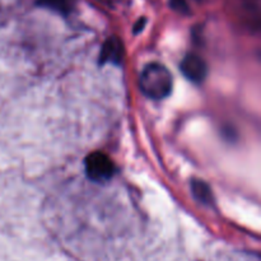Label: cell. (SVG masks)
Segmentation results:
<instances>
[{
    "instance_id": "6da1fadb",
    "label": "cell",
    "mask_w": 261,
    "mask_h": 261,
    "mask_svg": "<svg viewBox=\"0 0 261 261\" xmlns=\"http://www.w3.org/2000/svg\"><path fill=\"white\" fill-rule=\"evenodd\" d=\"M172 74L160 63H149L139 75V88L148 98L161 101L172 91Z\"/></svg>"
},
{
    "instance_id": "7a4b0ae2",
    "label": "cell",
    "mask_w": 261,
    "mask_h": 261,
    "mask_svg": "<svg viewBox=\"0 0 261 261\" xmlns=\"http://www.w3.org/2000/svg\"><path fill=\"white\" fill-rule=\"evenodd\" d=\"M86 173L89 180L94 182H106L116 173V167L109 155L102 152H93L84 162Z\"/></svg>"
},
{
    "instance_id": "3957f363",
    "label": "cell",
    "mask_w": 261,
    "mask_h": 261,
    "mask_svg": "<svg viewBox=\"0 0 261 261\" xmlns=\"http://www.w3.org/2000/svg\"><path fill=\"white\" fill-rule=\"evenodd\" d=\"M180 70L189 81L194 83H201L208 74V66L199 55L188 54L181 61Z\"/></svg>"
},
{
    "instance_id": "277c9868",
    "label": "cell",
    "mask_w": 261,
    "mask_h": 261,
    "mask_svg": "<svg viewBox=\"0 0 261 261\" xmlns=\"http://www.w3.org/2000/svg\"><path fill=\"white\" fill-rule=\"evenodd\" d=\"M124 55V45L116 36H111L105 41L99 54V64H117L121 63Z\"/></svg>"
},
{
    "instance_id": "5b68a950",
    "label": "cell",
    "mask_w": 261,
    "mask_h": 261,
    "mask_svg": "<svg viewBox=\"0 0 261 261\" xmlns=\"http://www.w3.org/2000/svg\"><path fill=\"white\" fill-rule=\"evenodd\" d=\"M78 0H36V5L54 10L61 15H69L75 8Z\"/></svg>"
},
{
    "instance_id": "8992f818",
    "label": "cell",
    "mask_w": 261,
    "mask_h": 261,
    "mask_svg": "<svg viewBox=\"0 0 261 261\" xmlns=\"http://www.w3.org/2000/svg\"><path fill=\"white\" fill-rule=\"evenodd\" d=\"M191 191L193 195L199 203L204 204V205H212L213 204V195H212V190L206 182L203 180H193L191 181Z\"/></svg>"
},
{
    "instance_id": "52a82bcc",
    "label": "cell",
    "mask_w": 261,
    "mask_h": 261,
    "mask_svg": "<svg viewBox=\"0 0 261 261\" xmlns=\"http://www.w3.org/2000/svg\"><path fill=\"white\" fill-rule=\"evenodd\" d=\"M244 3L245 9L249 13H251V15H255L256 20L259 22L260 17V0H242Z\"/></svg>"
},
{
    "instance_id": "ba28073f",
    "label": "cell",
    "mask_w": 261,
    "mask_h": 261,
    "mask_svg": "<svg viewBox=\"0 0 261 261\" xmlns=\"http://www.w3.org/2000/svg\"><path fill=\"white\" fill-rule=\"evenodd\" d=\"M168 3H170V7L180 14H189L190 13V8H189L186 0H168Z\"/></svg>"
},
{
    "instance_id": "9c48e42d",
    "label": "cell",
    "mask_w": 261,
    "mask_h": 261,
    "mask_svg": "<svg viewBox=\"0 0 261 261\" xmlns=\"http://www.w3.org/2000/svg\"><path fill=\"white\" fill-rule=\"evenodd\" d=\"M145 24H147V18H140V19L137 20V23H135L134 25V33H139L142 32L143 28L145 27Z\"/></svg>"
}]
</instances>
